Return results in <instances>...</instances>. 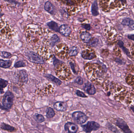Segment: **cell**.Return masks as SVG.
Returning a JSON list of instances; mask_svg holds the SVG:
<instances>
[{"label":"cell","instance_id":"cell-1","mask_svg":"<svg viewBox=\"0 0 134 133\" xmlns=\"http://www.w3.org/2000/svg\"><path fill=\"white\" fill-rule=\"evenodd\" d=\"M14 96L10 92H7L4 94L3 100V107L5 110L10 109L13 106Z\"/></svg>","mask_w":134,"mask_h":133},{"label":"cell","instance_id":"cell-2","mask_svg":"<svg viewBox=\"0 0 134 133\" xmlns=\"http://www.w3.org/2000/svg\"><path fill=\"white\" fill-rule=\"evenodd\" d=\"M72 116L74 121L79 124L84 123L88 119V117L85 114L80 111L74 112Z\"/></svg>","mask_w":134,"mask_h":133},{"label":"cell","instance_id":"cell-3","mask_svg":"<svg viewBox=\"0 0 134 133\" xmlns=\"http://www.w3.org/2000/svg\"><path fill=\"white\" fill-rule=\"evenodd\" d=\"M115 124L124 133H132L126 122L122 118L120 117L117 118Z\"/></svg>","mask_w":134,"mask_h":133},{"label":"cell","instance_id":"cell-4","mask_svg":"<svg viewBox=\"0 0 134 133\" xmlns=\"http://www.w3.org/2000/svg\"><path fill=\"white\" fill-rule=\"evenodd\" d=\"M83 130L87 133H90L92 131L97 130L100 127L99 124L94 121H90L85 125H81Z\"/></svg>","mask_w":134,"mask_h":133},{"label":"cell","instance_id":"cell-5","mask_svg":"<svg viewBox=\"0 0 134 133\" xmlns=\"http://www.w3.org/2000/svg\"><path fill=\"white\" fill-rule=\"evenodd\" d=\"M27 58L29 61L34 63L43 64L44 61L41 57L33 52H29L27 54Z\"/></svg>","mask_w":134,"mask_h":133},{"label":"cell","instance_id":"cell-6","mask_svg":"<svg viewBox=\"0 0 134 133\" xmlns=\"http://www.w3.org/2000/svg\"><path fill=\"white\" fill-rule=\"evenodd\" d=\"M83 58L86 60H91L96 57L95 53L93 50L87 49L83 51L82 53Z\"/></svg>","mask_w":134,"mask_h":133},{"label":"cell","instance_id":"cell-7","mask_svg":"<svg viewBox=\"0 0 134 133\" xmlns=\"http://www.w3.org/2000/svg\"><path fill=\"white\" fill-rule=\"evenodd\" d=\"M64 129L69 133H76L78 131V127L75 124L68 122L65 124Z\"/></svg>","mask_w":134,"mask_h":133},{"label":"cell","instance_id":"cell-8","mask_svg":"<svg viewBox=\"0 0 134 133\" xmlns=\"http://www.w3.org/2000/svg\"><path fill=\"white\" fill-rule=\"evenodd\" d=\"M59 32L64 36H68L72 33V30L70 26L68 25L64 24L60 27Z\"/></svg>","mask_w":134,"mask_h":133},{"label":"cell","instance_id":"cell-9","mask_svg":"<svg viewBox=\"0 0 134 133\" xmlns=\"http://www.w3.org/2000/svg\"><path fill=\"white\" fill-rule=\"evenodd\" d=\"M84 89L90 95H94L96 93V89L94 86L91 83L87 82L85 83Z\"/></svg>","mask_w":134,"mask_h":133},{"label":"cell","instance_id":"cell-10","mask_svg":"<svg viewBox=\"0 0 134 133\" xmlns=\"http://www.w3.org/2000/svg\"><path fill=\"white\" fill-rule=\"evenodd\" d=\"M54 108L56 110L59 111H64L67 109V105L66 103L63 102H58L54 104Z\"/></svg>","mask_w":134,"mask_h":133},{"label":"cell","instance_id":"cell-11","mask_svg":"<svg viewBox=\"0 0 134 133\" xmlns=\"http://www.w3.org/2000/svg\"><path fill=\"white\" fill-rule=\"evenodd\" d=\"M80 38L82 41L86 43L90 42L92 39L91 35L89 32H82L80 34Z\"/></svg>","mask_w":134,"mask_h":133},{"label":"cell","instance_id":"cell-12","mask_svg":"<svg viewBox=\"0 0 134 133\" xmlns=\"http://www.w3.org/2000/svg\"><path fill=\"white\" fill-rule=\"evenodd\" d=\"M122 24L124 26H129L131 28L134 29V21L129 18H125L122 20Z\"/></svg>","mask_w":134,"mask_h":133},{"label":"cell","instance_id":"cell-13","mask_svg":"<svg viewBox=\"0 0 134 133\" xmlns=\"http://www.w3.org/2000/svg\"><path fill=\"white\" fill-rule=\"evenodd\" d=\"M44 9L46 11L52 14H53L55 11V9L53 5L49 1L45 3L44 5Z\"/></svg>","mask_w":134,"mask_h":133},{"label":"cell","instance_id":"cell-14","mask_svg":"<svg viewBox=\"0 0 134 133\" xmlns=\"http://www.w3.org/2000/svg\"><path fill=\"white\" fill-rule=\"evenodd\" d=\"M19 78L21 81L24 83H26L28 80V74L25 71H20Z\"/></svg>","mask_w":134,"mask_h":133},{"label":"cell","instance_id":"cell-15","mask_svg":"<svg viewBox=\"0 0 134 133\" xmlns=\"http://www.w3.org/2000/svg\"><path fill=\"white\" fill-rule=\"evenodd\" d=\"M12 62L10 60H5L0 59V67L4 68H8L11 65Z\"/></svg>","mask_w":134,"mask_h":133},{"label":"cell","instance_id":"cell-16","mask_svg":"<svg viewBox=\"0 0 134 133\" xmlns=\"http://www.w3.org/2000/svg\"><path fill=\"white\" fill-rule=\"evenodd\" d=\"M91 12L94 16H97L99 15L98 4L97 1H94L91 6Z\"/></svg>","mask_w":134,"mask_h":133},{"label":"cell","instance_id":"cell-17","mask_svg":"<svg viewBox=\"0 0 134 133\" xmlns=\"http://www.w3.org/2000/svg\"><path fill=\"white\" fill-rule=\"evenodd\" d=\"M47 25L53 31L55 32H59V28L58 27L57 23L55 22L51 21L47 23Z\"/></svg>","mask_w":134,"mask_h":133},{"label":"cell","instance_id":"cell-18","mask_svg":"<svg viewBox=\"0 0 134 133\" xmlns=\"http://www.w3.org/2000/svg\"><path fill=\"white\" fill-rule=\"evenodd\" d=\"M0 127L3 130H7L10 132H13L15 130V129L14 127L4 123H3Z\"/></svg>","mask_w":134,"mask_h":133},{"label":"cell","instance_id":"cell-19","mask_svg":"<svg viewBox=\"0 0 134 133\" xmlns=\"http://www.w3.org/2000/svg\"><path fill=\"white\" fill-rule=\"evenodd\" d=\"M46 77L58 86H60L62 84V82L60 80L56 78V77L53 76L52 75H48L46 76Z\"/></svg>","mask_w":134,"mask_h":133},{"label":"cell","instance_id":"cell-20","mask_svg":"<svg viewBox=\"0 0 134 133\" xmlns=\"http://www.w3.org/2000/svg\"><path fill=\"white\" fill-rule=\"evenodd\" d=\"M8 83V82L7 80L0 79V92L1 94L3 93V89L7 86Z\"/></svg>","mask_w":134,"mask_h":133},{"label":"cell","instance_id":"cell-21","mask_svg":"<svg viewBox=\"0 0 134 133\" xmlns=\"http://www.w3.org/2000/svg\"><path fill=\"white\" fill-rule=\"evenodd\" d=\"M78 53L79 50L76 47H72L69 50V54L71 56H76L78 54Z\"/></svg>","mask_w":134,"mask_h":133},{"label":"cell","instance_id":"cell-22","mask_svg":"<svg viewBox=\"0 0 134 133\" xmlns=\"http://www.w3.org/2000/svg\"><path fill=\"white\" fill-rule=\"evenodd\" d=\"M60 41V39L57 35H53L52 38V39H51L50 45L52 47H53L55 46L56 44L59 42Z\"/></svg>","mask_w":134,"mask_h":133},{"label":"cell","instance_id":"cell-23","mask_svg":"<svg viewBox=\"0 0 134 133\" xmlns=\"http://www.w3.org/2000/svg\"><path fill=\"white\" fill-rule=\"evenodd\" d=\"M33 118L38 123H42L45 121L44 117L41 114H36L33 116Z\"/></svg>","mask_w":134,"mask_h":133},{"label":"cell","instance_id":"cell-24","mask_svg":"<svg viewBox=\"0 0 134 133\" xmlns=\"http://www.w3.org/2000/svg\"><path fill=\"white\" fill-rule=\"evenodd\" d=\"M55 113L52 108L48 107L46 111V117L48 118H53L55 116Z\"/></svg>","mask_w":134,"mask_h":133},{"label":"cell","instance_id":"cell-25","mask_svg":"<svg viewBox=\"0 0 134 133\" xmlns=\"http://www.w3.org/2000/svg\"><path fill=\"white\" fill-rule=\"evenodd\" d=\"M107 126L108 128L112 132L114 133H120L117 128L111 124L108 123Z\"/></svg>","mask_w":134,"mask_h":133},{"label":"cell","instance_id":"cell-26","mask_svg":"<svg viewBox=\"0 0 134 133\" xmlns=\"http://www.w3.org/2000/svg\"><path fill=\"white\" fill-rule=\"evenodd\" d=\"M90 45L92 47H95L97 46L99 43V40L98 39L94 38L92 41H91Z\"/></svg>","mask_w":134,"mask_h":133},{"label":"cell","instance_id":"cell-27","mask_svg":"<svg viewBox=\"0 0 134 133\" xmlns=\"http://www.w3.org/2000/svg\"><path fill=\"white\" fill-rule=\"evenodd\" d=\"M25 66V63L22 61H19L16 62L14 65V67L16 68L24 67Z\"/></svg>","mask_w":134,"mask_h":133},{"label":"cell","instance_id":"cell-28","mask_svg":"<svg viewBox=\"0 0 134 133\" xmlns=\"http://www.w3.org/2000/svg\"><path fill=\"white\" fill-rule=\"evenodd\" d=\"M0 55L4 58H8L11 55V54L6 52H2L0 54Z\"/></svg>","mask_w":134,"mask_h":133},{"label":"cell","instance_id":"cell-29","mask_svg":"<svg viewBox=\"0 0 134 133\" xmlns=\"http://www.w3.org/2000/svg\"><path fill=\"white\" fill-rule=\"evenodd\" d=\"M75 82L76 83L79 84V85H82L83 83V81L82 79L80 76L77 77L75 80Z\"/></svg>","mask_w":134,"mask_h":133},{"label":"cell","instance_id":"cell-30","mask_svg":"<svg viewBox=\"0 0 134 133\" xmlns=\"http://www.w3.org/2000/svg\"><path fill=\"white\" fill-rule=\"evenodd\" d=\"M76 93L77 95L78 96H80V97H82V98H86V97H87L82 92L79 91V90H77Z\"/></svg>","mask_w":134,"mask_h":133},{"label":"cell","instance_id":"cell-31","mask_svg":"<svg viewBox=\"0 0 134 133\" xmlns=\"http://www.w3.org/2000/svg\"><path fill=\"white\" fill-rule=\"evenodd\" d=\"M69 65H70L71 69H72L73 73H74L75 74H77L76 70L75 69V64H74V63L71 62H69Z\"/></svg>","mask_w":134,"mask_h":133},{"label":"cell","instance_id":"cell-32","mask_svg":"<svg viewBox=\"0 0 134 133\" xmlns=\"http://www.w3.org/2000/svg\"><path fill=\"white\" fill-rule=\"evenodd\" d=\"M82 27L85 29L87 30H89L90 29L91 26L89 24H83L82 25Z\"/></svg>","mask_w":134,"mask_h":133},{"label":"cell","instance_id":"cell-33","mask_svg":"<svg viewBox=\"0 0 134 133\" xmlns=\"http://www.w3.org/2000/svg\"><path fill=\"white\" fill-rule=\"evenodd\" d=\"M122 50H123V51L125 52V53L127 55V56H130V54H129V52L128 50L127 49V48H125L124 47H123L122 48Z\"/></svg>","mask_w":134,"mask_h":133},{"label":"cell","instance_id":"cell-34","mask_svg":"<svg viewBox=\"0 0 134 133\" xmlns=\"http://www.w3.org/2000/svg\"><path fill=\"white\" fill-rule=\"evenodd\" d=\"M118 46L122 48V47H124V43L122 41H121V40H119L118 42Z\"/></svg>","mask_w":134,"mask_h":133},{"label":"cell","instance_id":"cell-35","mask_svg":"<svg viewBox=\"0 0 134 133\" xmlns=\"http://www.w3.org/2000/svg\"><path fill=\"white\" fill-rule=\"evenodd\" d=\"M128 38L131 40L134 41V34H129L128 35Z\"/></svg>","mask_w":134,"mask_h":133},{"label":"cell","instance_id":"cell-36","mask_svg":"<svg viewBox=\"0 0 134 133\" xmlns=\"http://www.w3.org/2000/svg\"><path fill=\"white\" fill-rule=\"evenodd\" d=\"M115 61L117 62V63H119V64H121V65L123 64V62H122V60L119 59H116V60H115Z\"/></svg>","mask_w":134,"mask_h":133},{"label":"cell","instance_id":"cell-37","mask_svg":"<svg viewBox=\"0 0 134 133\" xmlns=\"http://www.w3.org/2000/svg\"><path fill=\"white\" fill-rule=\"evenodd\" d=\"M131 110H132V112L134 113V106H133L131 107Z\"/></svg>","mask_w":134,"mask_h":133}]
</instances>
